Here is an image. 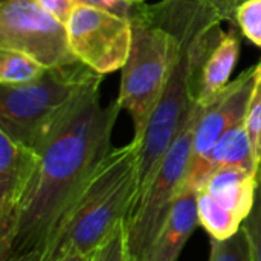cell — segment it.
I'll return each mask as SVG.
<instances>
[{
  "label": "cell",
  "mask_w": 261,
  "mask_h": 261,
  "mask_svg": "<svg viewBox=\"0 0 261 261\" xmlns=\"http://www.w3.org/2000/svg\"><path fill=\"white\" fill-rule=\"evenodd\" d=\"M99 84L89 86L37 147V170L6 258L31 251L43 255L58 222L113 150L112 135L122 109L118 101L102 106Z\"/></svg>",
  "instance_id": "1"
},
{
  "label": "cell",
  "mask_w": 261,
  "mask_h": 261,
  "mask_svg": "<svg viewBox=\"0 0 261 261\" xmlns=\"http://www.w3.org/2000/svg\"><path fill=\"white\" fill-rule=\"evenodd\" d=\"M222 21L225 20L219 12L208 5L199 0H185L179 50L168 83L144 135L139 139L133 138L139 144L136 202L156 174L190 107L196 101V83L200 66L225 34L220 28Z\"/></svg>",
  "instance_id": "2"
},
{
  "label": "cell",
  "mask_w": 261,
  "mask_h": 261,
  "mask_svg": "<svg viewBox=\"0 0 261 261\" xmlns=\"http://www.w3.org/2000/svg\"><path fill=\"white\" fill-rule=\"evenodd\" d=\"M138 153L139 144L132 139L104 158L50 234L43 261L73 251L93 254L127 222L138 196Z\"/></svg>",
  "instance_id": "3"
},
{
  "label": "cell",
  "mask_w": 261,
  "mask_h": 261,
  "mask_svg": "<svg viewBox=\"0 0 261 261\" xmlns=\"http://www.w3.org/2000/svg\"><path fill=\"white\" fill-rule=\"evenodd\" d=\"M185 0L144 3L132 20L133 38L127 63L121 69L118 104L128 112L135 139H139L164 93L180 43Z\"/></svg>",
  "instance_id": "4"
},
{
  "label": "cell",
  "mask_w": 261,
  "mask_h": 261,
  "mask_svg": "<svg viewBox=\"0 0 261 261\" xmlns=\"http://www.w3.org/2000/svg\"><path fill=\"white\" fill-rule=\"evenodd\" d=\"M102 75L81 61L46 69L24 86L0 87V132L15 142L37 150L54 124L80 95Z\"/></svg>",
  "instance_id": "5"
},
{
  "label": "cell",
  "mask_w": 261,
  "mask_h": 261,
  "mask_svg": "<svg viewBox=\"0 0 261 261\" xmlns=\"http://www.w3.org/2000/svg\"><path fill=\"white\" fill-rule=\"evenodd\" d=\"M203 104L197 99L190 107L185 121L167 150L156 174L141 194L125 222L127 246L132 261H138L165 225L173 206L184 193L185 179L193 158L194 130Z\"/></svg>",
  "instance_id": "6"
},
{
  "label": "cell",
  "mask_w": 261,
  "mask_h": 261,
  "mask_svg": "<svg viewBox=\"0 0 261 261\" xmlns=\"http://www.w3.org/2000/svg\"><path fill=\"white\" fill-rule=\"evenodd\" d=\"M0 49L21 52L46 69L78 61L66 24L35 0H2Z\"/></svg>",
  "instance_id": "7"
},
{
  "label": "cell",
  "mask_w": 261,
  "mask_h": 261,
  "mask_svg": "<svg viewBox=\"0 0 261 261\" xmlns=\"http://www.w3.org/2000/svg\"><path fill=\"white\" fill-rule=\"evenodd\" d=\"M66 28L73 55L93 72L107 75L127 63L133 38L127 17L78 3Z\"/></svg>",
  "instance_id": "8"
},
{
  "label": "cell",
  "mask_w": 261,
  "mask_h": 261,
  "mask_svg": "<svg viewBox=\"0 0 261 261\" xmlns=\"http://www.w3.org/2000/svg\"><path fill=\"white\" fill-rule=\"evenodd\" d=\"M257 80V64L242 72L216 98L203 104L194 138L191 165L200 164L217 141L232 127L243 122L251 104Z\"/></svg>",
  "instance_id": "9"
},
{
  "label": "cell",
  "mask_w": 261,
  "mask_h": 261,
  "mask_svg": "<svg viewBox=\"0 0 261 261\" xmlns=\"http://www.w3.org/2000/svg\"><path fill=\"white\" fill-rule=\"evenodd\" d=\"M38 164L35 150L0 132V261L8 257L18 213Z\"/></svg>",
  "instance_id": "10"
},
{
  "label": "cell",
  "mask_w": 261,
  "mask_h": 261,
  "mask_svg": "<svg viewBox=\"0 0 261 261\" xmlns=\"http://www.w3.org/2000/svg\"><path fill=\"white\" fill-rule=\"evenodd\" d=\"M220 168H242L255 173V162L245 121L228 130L200 164L190 165L184 191L200 193Z\"/></svg>",
  "instance_id": "11"
},
{
  "label": "cell",
  "mask_w": 261,
  "mask_h": 261,
  "mask_svg": "<svg viewBox=\"0 0 261 261\" xmlns=\"http://www.w3.org/2000/svg\"><path fill=\"white\" fill-rule=\"evenodd\" d=\"M200 226L197 193L184 191L173 206L165 225L138 261H179L187 242Z\"/></svg>",
  "instance_id": "12"
},
{
  "label": "cell",
  "mask_w": 261,
  "mask_h": 261,
  "mask_svg": "<svg viewBox=\"0 0 261 261\" xmlns=\"http://www.w3.org/2000/svg\"><path fill=\"white\" fill-rule=\"evenodd\" d=\"M240 49L242 32L236 24L223 34L200 66L196 83V99L200 104H208L231 83V75L240 58Z\"/></svg>",
  "instance_id": "13"
},
{
  "label": "cell",
  "mask_w": 261,
  "mask_h": 261,
  "mask_svg": "<svg viewBox=\"0 0 261 261\" xmlns=\"http://www.w3.org/2000/svg\"><path fill=\"white\" fill-rule=\"evenodd\" d=\"M258 180L254 171L220 168L210 177L202 191L243 222L252 210Z\"/></svg>",
  "instance_id": "14"
},
{
  "label": "cell",
  "mask_w": 261,
  "mask_h": 261,
  "mask_svg": "<svg viewBox=\"0 0 261 261\" xmlns=\"http://www.w3.org/2000/svg\"><path fill=\"white\" fill-rule=\"evenodd\" d=\"M197 214L200 226L208 232L211 240L217 242H225L234 237L243 223L234 213L219 205L205 191L197 193Z\"/></svg>",
  "instance_id": "15"
},
{
  "label": "cell",
  "mask_w": 261,
  "mask_h": 261,
  "mask_svg": "<svg viewBox=\"0 0 261 261\" xmlns=\"http://www.w3.org/2000/svg\"><path fill=\"white\" fill-rule=\"evenodd\" d=\"M46 72V67L31 57L9 49H0V84L2 86H24L38 80Z\"/></svg>",
  "instance_id": "16"
},
{
  "label": "cell",
  "mask_w": 261,
  "mask_h": 261,
  "mask_svg": "<svg viewBox=\"0 0 261 261\" xmlns=\"http://www.w3.org/2000/svg\"><path fill=\"white\" fill-rule=\"evenodd\" d=\"M245 125L252 145L255 176L257 180L261 182V61L257 64V80H255L251 104L245 118Z\"/></svg>",
  "instance_id": "17"
},
{
  "label": "cell",
  "mask_w": 261,
  "mask_h": 261,
  "mask_svg": "<svg viewBox=\"0 0 261 261\" xmlns=\"http://www.w3.org/2000/svg\"><path fill=\"white\" fill-rule=\"evenodd\" d=\"M234 21L242 35L261 49V0H245L240 3Z\"/></svg>",
  "instance_id": "18"
},
{
  "label": "cell",
  "mask_w": 261,
  "mask_h": 261,
  "mask_svg": "<svg viewBox=\"0 0 261 261\" xmlns=\"http://www.w3.org/2000/svg\"><path fill=\"white\" fill-rule=\"evenodd\" d=\"M240 229L246 239L251 261H261V182L257 185L252 210L243 220Z\"/></svg>",
  "instance_id": "19"
},
{
  "label": "cell",
  "mask_w": 261,
  "mask_h": 261,
  "mask_svg": "<svg viewBox=\"0 0 261 261\" xmlns=\"http://www.w3.org/2000/svg\"><path fill=\"white\" fill-rule=\"evenodd\" d=\"M208 261H251L248 243L242 229L229 240H211V251Z\"/></svg>",
  "instance_id": "20"
},
{
  "label": "cell",
  "mask_w": 261,
  "mask_h": 261,
  "mask_svg": "<svg viewBox=\"0 0 261 261\" xmlns=\"http://www.w3.org/2000/svg\"><path fill=\"white\" fill-rule=\"evenodd\" d=\"M92 261H132L127 246L125 223L119 225L113 234L93 252Z\"/></svg>",
  "instance_id": "21"
},
{
  "label": "cell",
  "mask_w": 261,
  "mask_h": 261,
  "mask_svg": "<svg viewBox=\"0 0 261 261\" xmlns=\"http://www.w3.org/2000/svg\"><path fill=\"white\" fill-rule=\"evenodd\" d=\"M80 5H89L95 8H101L110 12H115L118 15L127 17L128 20H133L139 15L141 8L144 3H135L132 0H76Z\"/></svg>",
  "instance_id": "22"
},
{
  "label": "cell",
  "mask_w": 261,
  "mask_h": 261,
  "mask_svg": "<svg viewBox=\"0 0 261 261\" xmlns=\"http://www.w3.org/2000/svg\"><path fill=\"white\" fill-rule=\"evenodd\" d=\"M44 11L54 15L57 20L67 23L69 17L72 15L75 6L78 5L76 0H35Z\"/></svg>",
  "instance_id": "23"
},
{
  "label": "cell",
  "mask_w": 261,
  "mask_h": 261,
  "mask_svg": "<svg viewBox=\"0 0 261 261\" xmlns=\"http://www.w3.org/2000/svg\"><path fill=\"white\" fill-rule=\"evenodd\" d=\"M199 2H202L205 5H208L210 8H213L214 11H217L223 20L234 21L236 11H237L239 5L243 3L245 0H199Z\"/></svg>",
  "instance_id": "24"
},
{
  "label": "cell",
  "mask_w": 261,
  "mask_h": 261,
  "mask_svg": "<svg viewBox=\"0 0 261 261\" xmlns=\"http://www.w3.org/2000/svg\"><path fill=\"white\" fill-rule=\"evenodd\" d=\"M93 254H83V252H67L64 255H61L60 258L55 261H92Z\"/></svg>",
  "instance_id": "25"
},
{
  "label": "cell",
  "mask_w": 261,
  "mask_h": 261,
  "mask_svg": "<svg viewBox=\"0 0 261 261\" xmlns=\"http://www.w3.org/2000/svg\"><path fill=\"white\" fill-rule=\"evenodd\" d=\"M5 261H43V255L38 251H31V252L21 254V255L9 257V258H6Z\"/></svg>",
  "instance_id": "26"
},
{
  "label": "cell",
  "mask_w": 261,
  "mask_h": 261,
  "mask_svg": "<svg viewBox=\"0 0 261 261\" xmlns=\"http://www.w3.org/2000/svg\"><path fill=\"white\" fill-rule=\"evenodd\" d=\"M132 2H135V3H147V0H132Z\"/></svg>",
  "instance_id": "27"
},
{
  "label": "cell",
  "mask_w": 261,
  "mask_h": 261,
  "mask_svg": "<svg viewBox=\"0 0 261 261\" xmlns=\"http://www.w3.org/2000/svg\"><path fill=\"white\" fill-rule=\"evenodd\" d=\"M260 61H261V60H260Z\"/></svg>",
  "instance_id": "28"
}]
</instances>
